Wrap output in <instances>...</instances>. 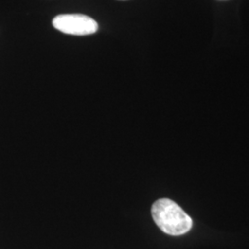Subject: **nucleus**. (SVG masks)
Masks as SVG:
<instances>
[{"instance_id":"obj_1","label":"nucleus","mask_w":249,"mask_h":249,"mask_svg":"<svg viewBox=\"0 0 249 249\" xmlns=\"http://www.w3.org/2000/svg\"><path fill=\"white\" fill-rule=\"evenodd\" d=\"M151 215L160 230L169 235L185 234L193 226L191 217L169 198L156 200L151 207Z\"/></svg>"},{"instance_id":"obj_2","label":"nucleus","mask_w":249,"mask_h":249,"mask_svg":"<svg viewBox=\"0 0 249 249\" xmlns=\"http://www.w3.org/2000/svg\"><path fill=\"white\" fill-rule=\"evenodd\" d=\"M56 30L71 36H88L97 32V22L83 14H62L53 19Z\"/></svg>"}]
</instances>
